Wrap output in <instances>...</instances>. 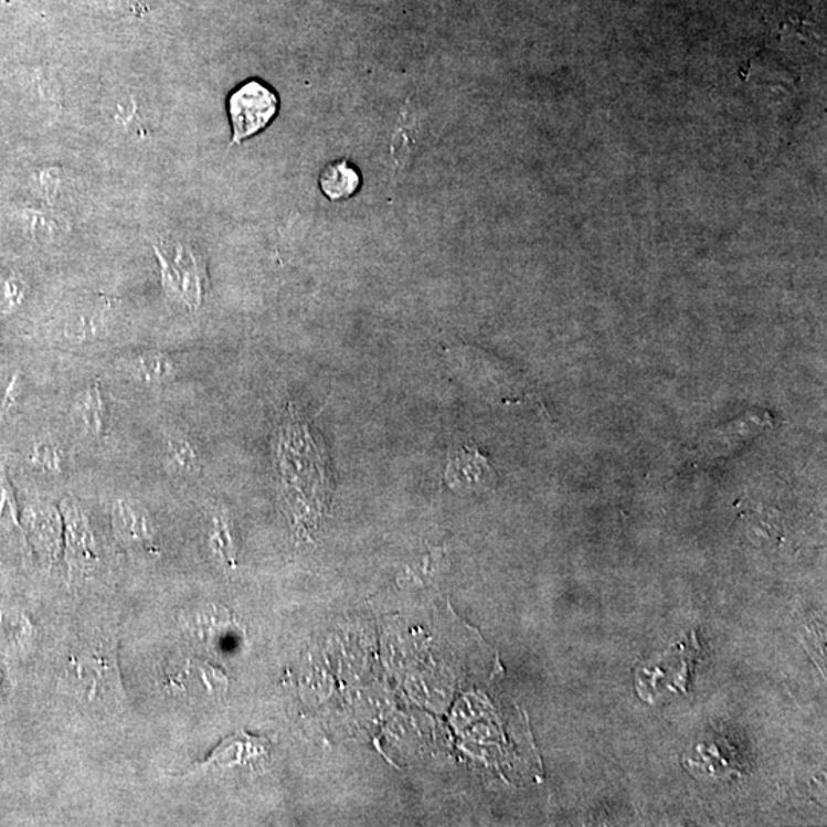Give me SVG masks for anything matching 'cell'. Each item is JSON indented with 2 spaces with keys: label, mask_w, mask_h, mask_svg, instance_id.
<instances>
[{
  "label": "cell",
  "mask_w": 827,
  "mask_h": 827,
  "mask_svg": "<svg viewBox=\"0 0 827 827\" xmlns=\"http://www.w3.org/2000/svg\"><path fill=\"white\" fill-rule=\"evenodd\" d=\"M278 458L288 496L304 498L310 521L327 512L331 497V475L326 450L319 448L308 425L290 411L285 415L278 441Z\"/></svg>",
  "instance_id": "cell-1"
},
{
  "label": "cell",
  "mask_w": 827,
  "mask_h": 827,
  "mask_svg": "<svg viewBox=\"0 0 827 827\" xmlns=\"http://www.w3.org/2000/svg\"><path fill=\"white\" fill-rule=\"evenodd\" d=\"M227 108L233 129L232 141L237 145L271 125L278 114L279 98L271 86L253 78L233 91Z\"/></svg>",
  "instance_id": "cell-2"
},
{
  "label": "cell",
  "mask_w": 827,
  "mask_h": 827,
  "mask_svg": "<svg viewBox=\"0 0 827 827\" xmlns=\"http://www.w3.org/2000/svg\"><path fill=\"white\" fill-rule=\"evenodd\" d=\"M117 662V651L113 644L86 648L71 659L70 680L88 700L97 699L98 695L106 692H116L121 687Z\"/></svg>",
  "instance_id": "cell-3"
},
{
  "label": "cell",
  "mask_w": 827,
  "mask_h": 827,
  "mask_svg": "<svg viewBox=\"0 0 827 827\" xmlns=\"http://www.w3.org/2000/svg\"><path fill=\"white\" fill-rule=\"evenodd\" d=\"M449 488L473 492V490L488 489L496 481V473L489 465L488 458L483 457L477 448L465 445L462 449L449 454L448 468L445 473Z\"/></svg>",
  "instance_id": "cell-4"
},
{
  "label": "cell",
  "mask_w": 827,
  "mask_h": 827,
  "mask_svg": "<svg viewBox=\"0 0 827 827\" xmlns=\"http://www.w3.org/2000/svg\"><path fill=\"white\" fill-rule=\"evenodd\" d=\"M268 751H271V742L267 738H259V735L248 734L241 730L224 739L212 751V754L200 763V767L245 765V763L267 757Z\"/></svg>",
  "instance_id": "cell-5"
},
{
  "label": "cell",
  "mask_w": 827,
  "mask_h": 827,
  "mask_svg": "<svg viewBox=\"0 0 827 827\" xmlns=\"http://www.w3.org/2000/svg\"><path fill=\"white\" fill-rule=\"evenodd\" d=\"M63 518L66 528V560L71 568H85L97 560L93 530L85 513L74 501H63Z\"/></svg>",
  "instance_id": "cell-6"
},
{
  "label": "cell",
  "mask_w": 827,
  "mask_h": 827,
  "mask_svg": "<svg viewBox=\"0 0 827 827\" xmlns=\"http://www.w3.org/2000/svg\"><path fill=\"white\" fill-rule=\"evenodd\" d=\"M181 623L203 643H218L236 628V621L227 608L218 604L200 605L181 613Z\"/></svg>",
  "instance_id": "cell-7"
},
{
  "label": "cell",
  "mask_w": 827,
  "mask_h": 827,
  "mask_svg": "<svg viewBox=\"0 0 827 827\" xmlns=\"http://www.w3.org/2000/svg\"><path fill=\"white\" fill-rule=\"evenodd\" d=\"M114 526L121 541L132 545H140L148 550L153 549L152 524H150L145 510L128 501H118L114 508Z\"/></svg>",
  "instance_id": "cell-8"
},
{
  "label": "cell",
  "mask_w": 827,
  "mask_h": 827,
  "mask_svg": "<svg viewBox=\"0 0 827 827\" xmlns=\"http://www.w3.org/2000/svg\"><path fill=\"white\" fill-rule=\"evenodd\" d=\"M362 184L359 170L347 160L332 161L320 172L319 185L324 195L331 201L348 200L358 193Z\"/></svg>",
  "instance_id": "cell-9"
},
{
  "label": "cell",
  "mask_w": 827,
  "mask_h": 827,
  "mask_svg": "<svg viewBox=\"0 0 827 827\" xmlns=\"http://www.w3.org/2000/svg\"><path fill=\"white\" fill-rule=\"evenodd\" d=\"M74 417L77 418L86 433L91 435L105 434L106 407L98 383L78 395L74 405Z\"/></svg>",
  "instance_id": "cell-10"
},
{
  "label": "cell",
  "mask_w": 827,
  "mask_h": 827,
  "mask_svg": "<svg viewBox=\"0 0 827 827\" xmlns=\"http://www.w3.org/2000/svg\"><path fill=\"white\" fill-rule=\"evenodd\" d=\"M129 374L138 382L156 385L172 379L177 373L176 363L165 353H145L137 356L128 363Z\"/></svg>",
  "instance_id": "cell-11"
},
{
  "label": "cell",
  "mask_w": 827,
  "mask_h": 827,
  "mask_svg": "<svg viewBox=\"0 0 827 827\" xmlns=\"http://www.w3.org/2000/svg\"><path fill=\"white\" fill-rule=\"evenodd\" d=\"M166 457L178 473L193 474L200 468L195 446L183 435H170L166 441Z\"/></svg>",
  "instance_id": "cell-12"
},
{
  "label": "cell",
  "mask_w": 827,
  "mask_h": 827,
  "mask_svg": "<svg viewBox=\"0 0 827 827\" xmlns=\"http://www.w3.org/2000/svg\"><path fill=\"white\" fill-rule=\"evenodd\" d=\"M211 543L213 550L223 558L225 563H235L231 530H229V522L224 517L216 516L213 518Z\"/></svg>",
  "instance_id": "cell-13"
},
{
  "label": "cell",
  "mask_w": 827,
  "mask_h": 827,
  "mask_svg": "<svg viewBox=\"0 0 827 827\" xmlns=\"http://www.w3.org/2000/svg\"><path fill=\"white\" fill-rule=\"evenodd\" d=\"M30 462L38 468L50 470V473H57L62 465L61 453L54 445L46 442L35 443L31 450Z\"/></svg>",
  "instance_id": "cell-14"
},
{
  "label": "cell",
  "mask_w": 827,
  "mask_h": 827,
  "mask_svg": "<svg viewBox=\"0 0 827 827\" xmlns=\"http://www.w3.org/2000/svg\"><path fill=\"white\" fill-rule=\"evenodd\" d=\"M0 520H11L18 522L13 496H11L10 486L6 478L0 477Z\"/></svg>",
  "instance_id": "cell-15"
}]
</instances>
